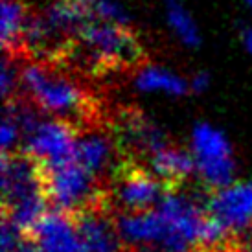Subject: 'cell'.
Wrapping results in <instances>:
<instances>
[{"label":"cell","instance_id":"6da1fadb","mask_svg":"<svg viewBox=\"0 0 252 252\" xmlns=\"http://www.w3.org/2000/svg\"><path fill=\"white\" fill-rule=\"evenodd\" d=\"M50 210L44 164L24 151L2 153V216L32 236Z\"/></svg>","mask_w":252,"mask_h":252},{"label":"cell","instance_id":"7a4b0ae2","mask_svg":"<svg viewBox=\"0 0 252 252\" xmlns=\"http://www.w3.org/2000/svg\"><path fill=\"white\" fill-rule=\"evenodd\" d=\"M21 94L41 109L46 116L68 122L83 131L94 126V101L70 76L48 64L33 61L22 64Z\"/></svg>","mask_w":252,"mask_h":252},{"label":"cell","instance_id":"3957f363","mask_svg":"<svg viewBox=\"0 0 252 252\" xmlns=\"http://www.w3.org/2000/svg\"><path fill=\"white\" fill-rule=\"evenodd\" d=\"M72 48L79 50L85 63L103 72L133 66L144 54L140 41L129 26L101 21L89 22L77 35Z\"/></svg>","mask_w":252,"mask_h":252},{"label":"cell","instance_id":"277c9868","mask_svg":"<svg viewBox=\"0 0 252 252\" xmlns=\"http://www.w3.org/2000/svg\"><path fill=\"white\" fill-rule=\"evenodd\" d=\"M168 193L169 188L151 169L126 155L109 181V195L112 210H118L116 216L157 210Z\"/></svg>","mask_w":252,"mask_h":252},{"label":"cell","instance_id":"5b68a950","mask_svg":"<svg viewBox=\"0 0 252 252\" xmlns=\"http://www.w3.org/2000/svg\"><path fill=\"white\" fill-rule=\"evenodd\" d=\"M197 173L214 191L234 184L236 164L226 134L208 122H199L191 131V149Z\"/></svg>","mask_w":252,"mask_h":252},{"label":"cell","instance_id":"8992f818","mask_svg":"<svg viewBox=\"0 0 252 252\" xmlns=\"http://www.w3.org/2000/svg\"><path fill=\"white\" fill-rule=\"evenodd\" d=\"M79 129L68 122L44 116L41 124L22 140L19 151L35 157L46 168L61 166L76 158V142Z\"/></svg>","mask_w":252,"mask_h":252},{"label":"cell","instance_id":"52a82bcc","mask_svg":"<svg viewBox=\"0 0 252 252\" xmlns=\"http://www.w3.org/2000/svg\"><path fill=\"white\" fill-rule=\"evenodd\" d=\"M206 212L232 236L252 228V182H234L214 189L204 201Z\"/></svg>","mask_w":252,"mask_h":252},{"label":"cell","instance_id":"ba28073f","mask_svg":"<svg viewBox=\"0 0 252 252\" xmlns=\"http://www.w3.org/2000/svg\"><path fill=\"white\" fill-rule=\"evenodd\" d=\"M122 157L124 153L114 134L103 131L101 127H89L77 134L76 160L107 186Z\"/></svg>","mask_w":252,"mask_h":252},{"label":"cell","instance_id":"9c48e42d","mask_svg":"<svg viewBox=\"0 0 252 252\" xmlns=\"http://www.w3.org/2000/svg\"><path fill=\"white\" fill-rule=\"evenodd\" d=\"M114 138L118 142L122 153L131 158L138 155H149L151 158L155 153L169 146L166 133L153 120H149L146 114L138 111H127L120 116Z\"/></svg>","mask_w":252,"mask_h":252},{"label":"cell","instance_id":"30bf717a","mask_svg":"<svg viewBox=\"0 0 252 252\" xmlns=\"http://www.w3.org/2000/svg\"><path fill=\"white\" fill-rule=\"evenodd\" d=\"M74 221L87 252H129L111 208L85 212L74 217Z\"/></svg>","mask_w":252,"mask_h":252},{"label":"cell","instance_id":"8fae6325","mask_svg":"<svg viewBox=\"0 0 252 252\" xmlns=\"http://www.w3.org/2000/svg\"><path fill=\"white\" fill-rule=\"evenodd\" d=\"M28 238L35 241L41 252H87L74 217L57 210L46 212Z\"/></svg>","mask_w":252,"mask_h":252},{"label":"cell","instance_id":"7c38bea8","mask_svg":"<svg viewBox=\"0 0 252 252\" xmlns=\"http://www.w3.org/2000/svg\"><path fill=\"white\" fill-rule=\"evenodd\" d=\"M149 169L168 186L169 191H177L197 171V164L191 151L169 144L149 158Z\"/></svg>","mask_w":252,"mask_h":252},{"label":"cell","instance_id":"4fadbf2b","mask_svg":"<svg viewBox=\"0 0 252 252\" xmlns=\"http://www.w3.org/2000/svg\"><path fill=\"white\" fill-rule=\"evenodd\" d=\"M116 221L126 243L162 247L164 239L169 234L168 223L164 221L158 210L131 214V216H116Z\"/></svg>","mask_w":252,"mask_h":252},{"label":"cell","instance_id":"5bb4252c","mask_svg":"<svg viewBox=\"0 0 252 252\" xmlns=\"http://www.w3.org/2000/svg\"><path fill=\"white\" fill-rule=\"evenodd\" d=\"M134 89L147 94H166V96H186L189 91V81L175 74L166 66L158 64H142L134 74Z\"/></svg>","mask_w":252,"mask_h":252},{"label":"cell","instance_id":"9a60e30c","mask_svg":"<svg viewBox=\"0 0 252 252\" xmlns=\"http://www.w3.org/2000/svg\"><path fill=\"white\" fill-rule=\"evenodd\" d=\"M30 13L21 0H2L0 6V41L4 54L13 56L22 46Z\"/></svg>","mask_w":252,"mask_h":252},{"label":"cell","instance_id":"2e32d148","mask_svg":"<svg viewBox=\"0 0 252 252\" xmlns=\"http://www.w3.org/2000/svg\"><path fill=\"white\" fill-rule=\"evenodd\" d=\"M164 15L171 33L186 46V48H199L203 35L197 24L195 17L181 0H168L164 6Z\"/></svg>","mask_w":252,"mask_h":252},{"label":"cell","instance_id":"e0dca14e","mask_svg":"<svg viewBox=\"0 0 252 252\" xmlns=\"http://www.w3.org/2000/svg\"><path fill=\"white\" fill-rule=\"evenodd\" d=\"M89 2H91L94 21L118 24V26L131 24V15L124 6V2H120V0H89Z\"/></svg>","mask_w":252,"mask_h":252},{"label":"cell","instance_id":"ac0fdd59","mask_svg":"<svg viewBox=\"0 0 252 252\" xmlns=\"http://www.w3.org/2000/svg\"><path fill=\"white\" fill-rule=\"evenodd\" d=\"M21 68L15 63L13 56L4 54L2 66H0V87H2V98L9 101L21 96Z\"/></svg>","mask_w":252,"mask_h":252},{"label":"cell","instance_id":"d6986e66","mask_svg":"<svg viewBox=\"0 0 252 252\" xmlns=\"http://www.w3.org/2000/svg\"><path fill=\"white\" fill-rule=\"evenodd\" d=\"M232 252H252V228L232 239Z\"/></svg>","mask_w":252,"mask_h":252},{"label":"cell","instance_id":"ffe728a7","mask_svg":"<svg viewBox=\"0 0 252 252\" xmlns=\"http://www.w3.org/2000/svg\"><path fill=\"white\" fill-rule=\"evenodd\" d=\"M210 87V76L206 72H195L191 79H189V91L195 92V94H201V92H206Z\"/></svg>","mask_w":252,"mask_h":252},{"label":"cell","instance_id":"44dd1931","mask_svg":"<svg viewBox=\"0 0 252 252\" xmlns=\"http://www.w3.org/2000/svg\"><path fill=\"white\" fill-rule=\"evenodd\" d=\"M239 41L243 44V48L252 56V28L251 26H241V30H239Z\"/></svg>","mask_w":252,"mask_h":252},{"label":"cell","instance_id":"7402d4cb","mask_svg":"<svg viewBox=\"0 0 252 252\" xmlns=\"http://www.w3.org/2000/svg\"><path fill=\"white\" fill-rule=\"evenodd\" d=\"M15 252H41V249L37 247V243L33 241V239L26 236V238L22 239L21 245L17 247V251H15Z\"/></svg>","mask_w":252,"mask_h":252}]
</instances>
